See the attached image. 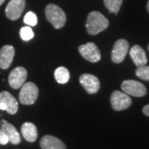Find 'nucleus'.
I'll return each mask as SVG.
<instances>
[{
	"instance_id": "nucleus-1",
	"label": "nucleus",
	"mask_w": 149,
	"mask_h": 149,
	"mask_svg": "<svg viewBox=\"0 0 149 149\" xmlns=\"http://www.w3.org/2000/svg\"><path fill=\"white\" fill-rule=\"evenodd\" d=\"M109 24V20L101 13L93 11L87 17L85 27L90 35H97L108 28Z\"/></svg>"
},
{
	"instance_id": "nucleus-2",
	"label": "nucleus",
	"mask_w": 149,
	"mask_h": 149,
	"mask_svg": "<svg viewBox=\"0 0 149 149\" xmlns=\"http://www.w3.org/2000/svg\"><path fill=\"white\" fill-rule=\"evenodd\" d=\"M45 13L48 22H50L56 29L64 27L66 22V15L59 6L50 3L46 7Z\"/></svg>"
},
{
	"instance_id": "nucleus-3",
	"label": "nucleus",
	"mask_w": 149,
	"mask_h": 149,
	"mask_svg": "<svg viewBox=\"0 0 149 149\" xmlns=\"http://www.w3.org/2000/svg\"><path fill=\"white\" fill-rule=\"evenodd\" d=\"M39 95V90L37 85L32 82L24 83L19 94V101L22 104L31 105L34 104Z\"/></svg>"
},
{
	"instance_id": "nucleus-4",
	"label": "nucleus",
	"mask_w": 149,
	"mask_h": 149,
	"mask_svg": "<svg viewBox=\"0 0 149 149\" xmlns=\"http://www.w3.org/2000/svg\"><path fill=\"white\" fill-rule=\"evenodd\" d=\"M121 89L123 92L128 95L134 97H143L147 94V89L145 85L137 80H124L121 85Z\"/></svg>"
},
{
	"instance_id": "nucleus-5",
	"label": "nucleus",
	"mask_w": 149,
	"mask_h": 149,
	"mask_svg": "<svg viewBox=\"0 0 149 149\" xmlns=\"http://www.w3.org/2000/svg\"><path fill=\"white\" fill-rule=\"evenodd\" d=\"M112 108L115 111H122L124 109H127L132 104V100L131 98L125 94L124 92L115 91L112 93L111 98Z\"/></svg>"
},
{
	"instance_id": "nucleus-6",
	"label": "nucleus",
	"mask_w": 149,
	"mask_h": 149,
	"mask_svg": "<svg viewBox=\"0 0 149 149\" xmlns=\"http://www.w3.org/2000/svg\"><path fill=\"white\" fill-rule=\"evenodd\" d=\"M79 52L81 56L90 62L95 63L100 61L101 54L95 43L88 42L79 47Z\"/></svg>"
},
{
	"instance_id": "nucleus-7",
	"label": "nucleus",
	"mask_w": 149,
	"mask_h": 149,
	"mask_svg": "<svg viewBox=\"0 0 149 149\" xmlns=\"http://www.w3.org/2000/svg\"><path fill=\"white\" fill-rule=\"evenodd\" d=\"M27 71L22 66H17L13 70L8 76V84L13 89L21 88L27 80Z\"/></svg>"
},
{
	"instance_id": "nucleus-8",
	"label": "nucleus",
	"mask_w": 149,
	"mask_h": 149,
	"mask_svg": "<svg viewBox=\"0 0 149 149\" xmlns=\"http://www.w3.org/2000/svg\"><path fill=\"white\" fill-rule=\"evenodd\" d=\"M129 49V44L125 39H119L114 43L112 50L111 59L114 63H121L126 57Z\"/></svg>"
},
{
	"instance_id": "nucleus-9",
	"label": "nucleus",
	"mask_w": 149,
	"mask_h": 149,
	"mask_svg": "<svg viewBox=\"0 0 149 149\" xmlns=\"http://www.w3.org/2000/svg\"><path fill=\"white\" fill-rule=\"evenodd\" d=\"M26 6L25 0H11L7 5L5 14L10 20L15 21L21 17Z\"/></svg>"
},
{
	"instance_id": "nucleus-10",
	"label": "nucleus",
	"mask_w": 149,
	"mask_h": 149,
	"mask_svg": "<svg viewBox=\"0 0 149 149\" xmlns=\"http://www.w3.org/2000/svg\"><path fill=\"white\" fill-rule=\"evenodd\" d=\"M80 83L89 94L93 95L97 93L100 88L99 79L91 74H83L80 76Z\"/></svg>"
},
{
	"instance_id": "nucleus-11",
	"label": "nucleus",
	"mask_w": 149,
	"mask_h": 149,
	"mask_svg": "<svg viewBox=\"0 0 149 149\" xmlns=\"http://www.w3.org/2000/svg\"><path fill=\"white\" fill-rule=\"evenodd\" d=\"M15 55V50L11 45H5L0 49V68L6 70L9 68Z\"/></svg>"
},
{
	"instance_id": "nucleus-12",
	"label": "nucleus",
	"mask_w": 149,
	"mask_h": 149,
	"mask_svg": "<svg viewBox=\"0 0 149 149\" xmlns=\"http://www.w3.org/2000/svg\"><path fill=\"white\" fill-rule=\"evenodd\" d=\"M0 102H3L7 107L6 111L9 114H15L18 110V103L15 97L8 91L0 93Z\"/></svg>"
},
{
	"instance_id": "nucleus-13",
	"label": "nucleus",
	"mask_w": 149,
	"mask_h": 149,
	"mask_svg": "<svg viewBox=\"0 0 149 149\" xmlns=\"http://www.w3.org/2000/svg\"><path fill=\"white\" fill-rule=\"evenodd\" d=\"M1 129L3 131L8 139V141L13 145H17L21 143V137L17 132V128L9 123L5 120H3V123L1 125Z\"/></svg>"
},
{
	"instance_id": "nucleus-14",
	"label": "nucleus",
	"mask_w": 149,
	"mask_h": 149,
	"mask_svg": "<svg viewBox=\"0 0 149 149\" xmlns=\"http://www.w3.org/2000/svg\"><path fill=\"white\" fill-rule=\"evenodd\" d=\"M40 146L42 149H66L61 140L52 135H45L40 141Z\"/></svg>"
},
{
	"instance_id": "nucleus-15",
	"label": "nucleus",
	"mask_w": 149,
	"mask_h": 149,
	"mask_svg": "<svg viewBox=\"0 0 149 149\" xmlns=\"http://www.w3.org/2000/svg\"><path fill=\"white\" fill-rule=\"evenodd\" d=\"M129 55H130V57L133 60V61L134 62V64L136 65L138 67L142 66V65H145L148 62V59H147L144 50L139 45H135L130 49Z\"/></svg>"
},
{
	"instance_id": "nucleus-16",
	"label": "nucleus",
	"mask_w": 149,
	"mask_h": 149,
	"mask_svg": "<svg viewBox=\"0 0 149 149\" xmlns=\"http://www.w3.org/2000/svg\"><path fill=\"white\" fill-rule=\"evenodd\" d=\"M21 132L22 137L27 142L33 143V142H35L37 140V136H38L37 128L36 127V125L33 124L32 123H24L22 125Z\"/></svg>"
},
{
	"instance_id": "nucleus-17",
	"label": "nucleus",
	"mask_w": 149,
	"mask_h": 149,
	"mask_svg": "<svg viewBox=\"0 0 149 149\" xmlns=\"http://www.w3.org/2000/svg\"><path fill=\"white\" fill-rule=\"evenodd\" d=\"M55 79L59 84H65L70 80V72L64 66H60L54 72Z\"/></svg>"
},
{
	"instance_id": "nucleus-18",
	"label": "nucleus",
	"mask_w": 149,
	"mask_h": 149,
	"mask_svg": "<svg viewBox=\"0 0 149 149\" xmlns=\"http://www.w3.org/2000/svg\"><path fill=\"white\" fill-rule=\"evenodd\" d=\"M104 3L109 13L117 14L120 10L123 0H104Z\"/></svg>"
},
{
	"instance_id": "nucleus-19",
	"label": "nucleus",
	"mask_w": 149,
	"mask_h": 149,
	"mask_svg": "<svg viewBox=\"0 0 149 149\" xmlns=\"http://www.w3.org/2000/svg\"><path fill=\"white\" fill-rule=\"evenodd\" d=\"M20 37L23 41H30L34 37V32L30 26L23 27L20 30Z\"/></svg>"
},
{
	"instance_id": "nucleus-20",
	"label": "nucleus",
	"mask_w": 149,
	"mask_h": 149,
	"mask_svg": "<svg viewBox=\"0 0 149 149\" xmlns=\"http://www.w3.org/2000/svg\"><path fill=\"white\" fill-rule=\"evenodd\" d=\"M24 23H26L27 26L30 27H34L37 24V17L36 13H34L33 12H28L26 13V15L23 18Z\"/></svg>"
},
{
	"instance_id": "nucleus-21",
	"label": "nucleus",
	"mask_w": 149,
	"mask_h": 149,
	"mask_svg": "<svg viewBox=\"0 0 149 149\" xmlns=\"http://www.w3.org/2000/svg\"><path fill=\"white\" fill-rule=\"evenodd\" d=\"M136 75L142 80L149 81V66L146 65L139 66L136 70Z\"/></svg>"
},
{
	"instance_id": "nucleus-22",
	"label": "nucleus",
	"mask_w": 149,
	"mask_h": 149,
	"mask_svg": "<svg viewBox=\"0 0 149 149\" xmlns=\"http://www.w3.org/2000/svg\"><path fill=\"white\" fill-rule=\"evenodd\" d=\"M9 141L5 133H3V131L2 129H0V144L1 145H6Z\"/></svg>"
},
{
	"instance_id": "nucleus-23",
	"label": "nucleus",
	"mask_w": 149,
	"mask_h": 149,
	"mask_svg": "<svg viewBox=\"0 0 149 149\" xmlns=\"http://www.w3.org/2000/svg\"><path fill=\"white\" fill-rule=\"evenodd\" d=\"M143 113L146 115V116H149V104L146 105V106L143 107Z\"/></svg>"
},
{
	"instance_id": "nucleus-24",
	"label": "nucleus",
	"mask_w": 149,
	"mask_h": 149,
	"mask_svg": "<svg viewBox=\"0 0 149 149\" xmlns=\"http://www.w3.org/2000/svg\"><path fill=\"white\" fill-rule=\"evenodd\" d=\"M0 109L1 110H5L7 109V107H6V105L3 103V102H0Z\"/></svg>"
},
{
	"instance_id": "nucleus-25",
	"label": "nucleus",
	"mask_w": 149,
	"mask_h": 149,
	"mask_svg": "<svg viewBox=\"0 0 149 149\" xmlns=\"http://www.w3.org/2000/svg\"><path fill=\"white\" fill-rule=\"evenodd\" d=\"M147 10H148V12L149 13V0L148 2V4H147Z\"/></svg>"
},
{
	"instance_id": "nucleus-26",
	"label": "nucleus",
	"mask_w": 149,
	"mask_h": 149,
	"mask_svg": "<svg viewBox=\"0 0 149 149\" xmlns=\"http://www.w3.org/2000/svg\"><path fill=\"white\" fill-rule=\"evenodd\" d=\"M4 1H5V0H0V6L2 5V4L4 3Z\"/></svg>"
},
{
	"instance_id": "nucleus-27",
	"label": "nucleus",
	"mask_w": 149,
	"mask_h": 149,
	"mask_svg": "<svg viewBox=\"0 0 149 149\" xmlns=\"http://www.w3.org/2000/svg\"><path fill=\"white\" fill-rule=\"evenodd\" d=\"M148 50H149V45H148Z\"/></svg>"
}]
</instances>
